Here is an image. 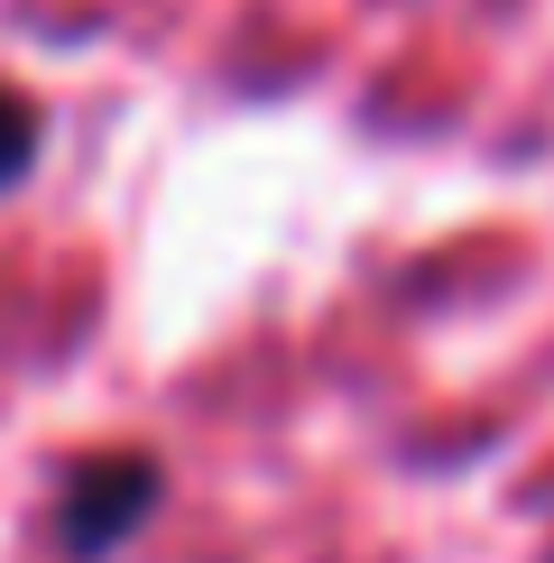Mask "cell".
Masks as SVG:
<instances>
[{
  "label": "cell",
  "mask_w": 554,
  "mask_h": 563,
  "mask_svg": "<svg viewBox=\"0 0 554 563\" xmlns=\"http://www.w3.org/2000/svg\"><path fill=\"white\" fill-rule=\"evenodd\" d=\"M157 499H167L157 453H84L75 472H65V489H56V545H65V563L121 554L130 536L157 518Z\"/></svg>",
  "instance_id": "1"
},
{
  "label": "cell",
  "mask_w": 554,
  "mask_h": 563,
  "mask_svg": "<svg viewBox=\"0 0 554 563\" xmlns=\"http://www.w3.org/2000/svg\"><path fill=\"white\" fill-rule=\"evenodd\" d=\"M37 148H46V121H37V102H29L19 84H0V195H10V185L37 167Z\"/></svg>",
  "instance_id": "2"
}]
</instances>
